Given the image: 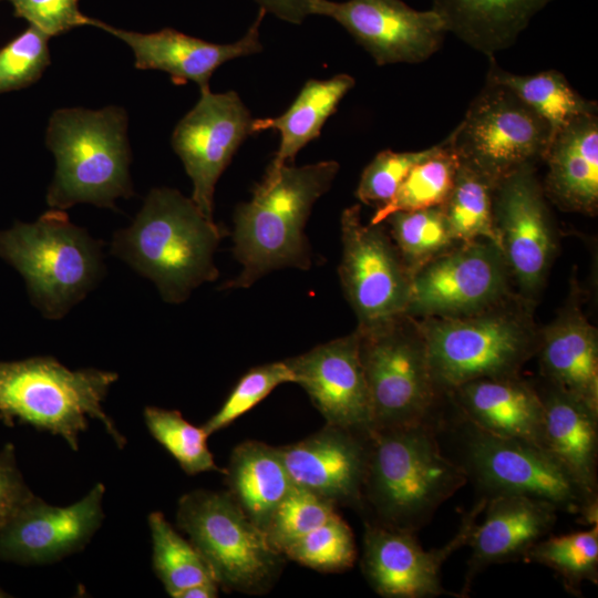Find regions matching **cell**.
<instances>
[{
    "mask_svg": "<svg viewBox=\"0 0 598 598\" xmlns=\"http://www.w3.org/2000/svg\"><path fill=\"white\" fill-rule=\"evenodd\" d=\"M50 37L30 25L0 50V93L38 81L50 64Z\"/></svg>",
    "mask_w": 598,
    "mask_h": 598,
    "instance_id": "cell-40",
    "label": "cell"
},
{
    "mask_svg": "<svg viewBox=\"0 0 598 598\" xmlns=\"http://www.w3.org/2000/svg\"><path fill=\"white\" fill-rule=\"evenodd\" d=\"M481 524L475 525L464 592L486 567L524 559L527 551L551 530L558 509L550 503L519 494L487 497Z\"/></svg>",
    "mask_w": 598,
    "mask_h": 598,
    "instance_id": "cell-22",
    "label": "cell"
},
{
    "mask_svg": "<svg viewBox=\"0 0 598 598\" xmlns=\"http://www.w3.org/2000/svg\"><path fill=\"white\" fill-rule=\"evenodd\" d=\"M295 382L286 361L269 362L248 370L233 388L220 409L205 423L207 435L228 426L250 411L279 384Z\"/></svg>",
    "mask_w": 598,
    "mask_h": 598,
    "instance_id": "cell-39",
    "label": "cell"
},
{
    "mask_svg": "<svg viewBox=\"0 0 598 598\" xmlns=\"http://www.w3.org/2000/svg\"><path fill=\"white\" fill-rule=\"evenodd\" d=\"M337 514L336 505L330 501L292 485L274 511L264 533L269 544L281 554L290 543Z\"/></svg>",
    "mask_w": 598,
    "mask_h": 598,
    "instance_id": "cell-38",
    "label": "cell"
},
{
    "mask_svg": "<svg viewBox=\"0 0 598 598\" xmlns=\"http://www.w3.org/2000/svg\"><path fill=\"white\" fill-rule=\"evenodd\" d=\"M310 14L333 19L380 66L423 62L447 33L434 10H415L402 0H313Z\"/></svg>",
    "mask_w": 598,
    "mask_h": 598,
    "instance_id": "cell-14",
    "label": "cell"
},
{
    "mask_svg": "<svg viewBox=\"0 0 598 598\" xmlns=\"http://www.w3.org/2000/svg\"><path fill=\"white\" fill-rule=\"evenodd\" d=\"M176 523L225 591L264 595L282 571L285 557L228 492L196 489L184 494Z\"/></svg>",
    "mask_w": 598,
    "mask_h": 598,
    "instance_id": "cell-8",
    "label": "cell"
},
{
    "mask_svg": "<svg viewBox=\"0 0 598 598\" xmlns=\"http://www.w3.org/2000/svg\"><path fill=\"white\" fill-rule=\"evenodd\" d=\"M9 595H7L2 589H0V598H3V597H8Z\"/></svg>",
    "mask_w": 598,
    "mask_h": 598,
    "instance_id": "cell-46",
    "label": "cell"
},
{
    "mask_svg": "<svg viewBox=\"0 0 598 598\" xmlns=\"http://www.w3.org/2000/svg\"><path fill=\"white\" fill-rule=\"evenodd\" d=\"M219 595V586L216 581L200 582L179 591L175 598H216Z\"/></svg>",
    "mask_w": 598,
    "mask_h": 598,
    "instance_id": "cell-45",
    "label": "cell"
},
{
    "mask_svg": "<svg viewBox=\"0 0 598 598\" xmlns=\"http://www.w3.org/2000/svg\"><path fill=\"white\" fill-rule=\"evenodd\" d=\"M494 184L460 163L451 193L441 206L456 243L491 241L502 250L493 212ZM503 252V251H502Z\"/></svg>",
    "mask_w": 598,
    "mask_h": 598,
    "instance_id": "cell-31",
    "label": "cell"
},
{
    "mask_svg": "<svg viewBox=\"0 0 598 598\" xmlns=\"http://www.w3.org/2000/svg\"><path fill=\"white\" fill-rule=\"evenodd\" d=\"M104 493L97 483L66 507L33 495L0 527V559L42 565L83 549L102 524Z\"/></svg>",
    "mask_w": 598,
    "mask_h": 598,
    "instance_id": "cell-18",
    "label": "cell"
},
{
    "mask_svg": "<svg viewBox=\"0 0 598 598\" xmlns=\"http://www.w3.org/2000/svg\"><path fill=\"white\" fill-rule=\"evenodd\" d=\"M384 221L390 225L394 245L411 275L456 243L441 206L395 212Z\"/></svg>",
    "mask_w": 598,
    "mask_h": 598,
    "instance_id": "cell-35",
    "label": "cell"
},
{
    "mask_svg": "<svg viewBox=\"0 0 598 598\" xmlns=\"http://www.w3.org/2000/svg\"><path fill=\"white\" fill-rule=\"evenodd\" d=\"M461 458L456 461L485 492V497L519 494L598 522V501L589 499L543 447L484 432L462 419Z\"/></svg>",
    "mask_w": 598,
    "mask_h": 598,
    "instance_id": "cell-11",
    "label": "cell"
},
{
    "mask_svg": "<svg viewBox=\"0 0 598 598\" xmlns=\"http://www.w3.org/2000/svg\"><path fill=\"white\" fill-rule=\"evenodd\" d=\"M265 14L266 12L259 9L247 33L229 44L207 42L168 28L153 33H138L117 29L95 19L90 20V25L125 42L134 53L135 68L164 71L175 84L193 81L203 91L209 89V79L223 63L262 50L259 27Z\"/></svg>",
    "mask_w": 598,
    "mask_h": 598,
    "instance_id": "cell-21",
    "label": "cell"
},
{
    "mask_svg": "<svg viewBox=\"0 0 598 598\" xmlns=\"http://www.w3.org/2000/svg\"><path fill=\"white\" fill-rule=\"evenodd\" d=\"M468 478L442 452L435 423L373 430L362 493L372 523L415 533Z\"/></svg>",
    "mask_w": 598,
    "mask_h": 598,
    "instance_id": "cell-3",
    "label": "cell"
},
{
    "mask_svg": "<svg viewBox=\"0 0 598 598\" xmlns=\"http://www.w3.org/2000/svg\"><path fill=\"white\" fill-rule=\"evenodd\" d=\"M553 0H432L447 32L494 59L512 47L533 17Z\"/></svg>",
    "mask_w": 598,
    "mask_h": 598,
    "instance_id": "cell-27",
    "label": "cell"
},
{
    "mask_svg": "<svg viewBox=\"0 0 598 598\" xmlns=\"http://www.w3.org/2000/svg\"><path fill=\"white\" fill-rule=\"evenodd\" d=\"M440 391L476 379L518 375L536 354L539 334L524 311L502 301L483 310L416 321Z\"/></svg>",
    "mask_w": 598,
    "mask_h": 598,
    "instance_id": "cell-7",
    "label": "cell"
},
{
    "mask_svg": "<svg viewBox=\"0 0 598 598\" xmlns=\"http://www.w3.org/2000/svg\"><path fill=\"white\" fill-rule=\"evenodd\" d=\"M536 353L548 383L598 412L597 330L576 307L539 333Z\"/></svg>",
    "mask_w": 598,
    "mask_h": 598,
    "instance_id": "cell-26",
    "label": "cell"
},
{
    "mask_svg": "<svg viewBox=\"0 0 598 598\" xmlns=\"http://www.w3.org/2000/svg\"><path fill=\"white\" fill-rule=\"evenodd\" d=\"M448 393L461 417L477 429L543 447V401L538 390L519 375L476 379Z\"/></svg>",
    "mask_w": 598,
    "mask_h": 598,
    "instance_id": "cell-23",
    "label": "cell"
},
{
    "mask_svg": "<svg viewBox=\"0 0 598 598\" xmlns=\"http://www.w3.org/2000/svg\"><path fill=\"white\" fill-rule=\"evenodd\" d=\"M33 495L18 468L13 445L7 444L0 451V527Z\"/></svg>",
    "mask_w": 598,
    "mask_h": 598,
    "instance_id": "cell-43",
    "label": "cell"
},
{
    "mask_svg": "<svg viewBox=\"0 0 598 598\" xmlns=\"http://www.w3.org/2000/svg\"><path fill=\"white\" fill-rule=\"evenodd\" d=\"M549 125L507 87L486 79L460 124L446 137L460 163L496 185L544 161Z\"/></svg>",
    "mask_w": 598,
    "mask_h": 598,
    "instance_id": "cell-10",
    "label": "cell"
},
{
    "mask_svg": "<svg viewBox=\"0 0 598 598\" xmlns=\"http://www.w3.org/2000/svg\"><path fill=\"white\" fill-rule=\"evenodd\" d=\"M118 375L99 369L70 370L51 357L0 362V417L17 419L39 431L61 436L79 450V435L89 419L102 422L117 447L126 439L104 412L103 402Z\"/></svg>",
    "mask_w": 598,
    "mask_h": 598,
    "instance_id": "cell-5",
    "label": "cell"
},
{
    "mask_svg": "<svg viewBox=\"0 0 598 598\" xmlns=\"http://www.w3.org/2000/svg\"><path fill=\"white\" fill-rule=\"evenodd\" d=\"M14 14L29 21L50 38L69 30L90 25L91 18L80 10L79 0H10Z\"/></svg>",
    "mask_w": 598,
    "mask_h": 598,
    "instance_id": "cell-42",
    "label": "cell"
},
{
    "mask_svg": "<svg viewBox=\"0 0 598 598\" xmlns=\"http://www.w3.org/2000/svg\"><path fill=\"white\" fill-rule=\"evenodd\" d=\"M437 148L439 144L417 152L385 150L378 153L363 169L355 196L367 205H384L394 196L409 172Z\"/></svg>",
    "mask_w": 598,
    "mask_h": 598,
    "instance_id": "cell-41",
    "label": "cell"
},
{
    "mask_svg": "<svg viewBox=\"0 0 598 598\" xmlns=\"http://www.w3.org/2000/svg\"><path fill=\"white\" fill-rule=\"evenodd\" d=\"M486 501L482 497L463 516L456 534L444 546L431 550L421 547L413 532L367 523L361 567L371 588L386 598L444 595L441 568L454 551L467 545Z\"/></svg>",
    "mask_w": 598,
    "mask_h": 598,
    "instance_id": "cell-16",
    "label": "cell"
},
{
    "mask_svg": "<svg viewBox=\"0 0 598 598\" xmlns=\"http://www.w3.org/2000/svg\"><path fill=\"white\" fill-rule=\"evenodd\" d=\"M509 276L495 244L458 243L412 272L405 315L452 317L483 310L505 299Z\"/></svg>",
    "mask_w": 598,
    "mask_h": 598,
    "instance_id": "cell-12",
    "label": "cell"
},
{
    "mask_svg": "<svg viewBox=\"0 0 598 598\" xmlns=\"http://www.w3.org/2000/svg\"><path fill=\"white\" fill-rule=\"evenodd\" d=\"M544 406L543 447L591 501H598V412L548 383L539 391Z\"/></svg>",
    "mask_w": 598,
    "mask_h": 598,
    "instance_id": "cell-24",
    "label": "cell"
},
{
    "mask_svg": "<svg viewBox=\"0 0 598 598\" xmlns=\"http://www.w3.org/2000/svg\"><path fill=\"white\" fill-rule=\"evenodd\" d=\"M372 431L429 423L440 389L416 320L401 315L355 329Z\"/></svg>",
    "mask_w": 598,
    "mask_h": 598,
    "instance_id": "cell-9",
    "label": "cell"
},
{
    "mask_svg": "<svg viewBox=\"0 0 598 598\" xmlns=\"http://www.w3.org/2000/svg\"><path fill=\"white\" fill-rule=\"evenodd\" d=\"M281 554L318 571L340 573L353 566L357 547L351 528L337 514L290 543Z\"/></svg>",
    "mask_w": 598,
    "mask_h": 598,
    "instance_id": "cell-37",
    "label": "cell"
},
{
    "mask_svg": "<svg viewBox=\"0 0 598 598\" xmlns=\"http://www.w3.org/2000/svg\"><path fill=\"white\" fill-rule=\"evenodd\" d=\"M224 235L192 198L154 188L133 223L114 234L111 252L152 280L164 301L181 303L218 278L214 254Z\"/></svg>",
    "mask_w": 598,
    "mask_h": 598,
    "instance_id": "cell-2",
    "label": "cell"
},
{
    "mask_svg": "<svg viewBox=\"0 0 598 598\" xmlns=\"http://www.w3.org/2000/svg\"><path fill=\"white\" fill-rule=\"evenodd\" d=\"M225 475L228 493L262 532L293 485L278 447L252 440L231 451Z\"/></svg>",
    "mask_w": 598,
    "mask_h": 598,
    "instance_id": "cell-28",
    "label": "cell"
},
{
    "mask_svg": "<svg viewBox=\"0 0 598 598\" xmlns=\"http://www.w3.org/2000/svg\"><path fill=\"white\" fill-rule=\"evenodd\" d=\"M339 277L360 327L406 313L411 272L385 229L363 224L361 207L343 209Z\"/></svg>",
    "mask_w": 598,
    "mask_h": 598,
    "instance_id": "cell-13",
    "label": "cell"
},
{
    "mask_svg": "<svg viewBox=\"0 0 598 598\" xmlns=\"http://www.w3.org/2000/svg\"><path fill=\"white\" fill-rule=\"evenodd\" d=\"M327 424L361 434L372 432L368 384L359 336L352 333L285 360Z\"/></svg>",
    "mask_w": 598,
    "mask_h": 598,
    "instance_id": "cell-19",
    "label": "cell"
},
{
    "mask_svg": "<svg viewBox=\"0 0 598 598\" xmlns=\"http://www.w3.org/2000/svg\"><path fill=\"white\" fill-rule=\"evenodd\" d=\"M144 420L151 435L177 461L186 474H225V468L215 464L207 446L208 435L203 426L189 423L176 410L156 406L145 408Z\"/></svg>",
    "mask_w": 598,
    "mask_h": 598,
    "instance_id": "cell-36",
    "label": "cell"
},
{
    "mask_svg": "<svg viewBox=\"0 0 598 598\" xmlns=\"http://www.w3.org/2000/svg\"><path fill=\"white\" fill-rule=\"evenodd\" d=\"M313 0H256L259 9L271 13L278 19L300 24L310 16V6Z\"/></svg>",
    "mask_w": 598,
    "mask_h": 598,
    "instance_id": "cell-44",
    "label": "cell"
},
{
    "mask_svg": "<svg viewBox=\"0 0 598 598\" xmlns=\"http://www.w3.org/2000/svg\"><path fill=\"white\" fill-rule=\"evenodd\" d=\"M147 522L153 544V568L171 597L175 598L190 586L215 581L198 550L172 527L161 512H152Z\"/></svg>",
    "mask_w": 598,
    "mask_h": 598,
    "instance_id": "cell-34",
    "label": "cell"
},
{
    "mask_svg": "<svg viewBox=\"0 0 598 598\" xmlns=\"http://www.w3.org/2000/svg\"><path fill=\"white\" fill-rule=\"evenodd\" d=\"M488 60L486 79L517 95L549 125L553 136L574 120L598 113L597 103L581 96L557 70L515 74L499 68L495 59Z\"/></svg>",
    "mask_w": 598,
    "mask_h": 598,
    "instance_id": "cell-30",
    "label": "cell"
},
{
    "mask_svg": "<svg viewBox=\"0 0 598 598\" xmlns=\"http://www.w3.org/2000/svg\"><path fill=\"white\" fill-rule=\"evenodd\" d=\"M102 255L101 243L61 209L0 230V257L21 274L31 302L52 320L63 318L101 280Z\"/></svg>",
    "mask_w": 598,
    "mask_h": 598,
    "instance_id": "cell-6",
    "label": "cell"
},
{
    "mask_svg": "<svg viewBox=\"0 0 598 598\" xmlns=\"http://www.w3.org/2000/svg\"><path fill=\"white\" fill-rule=\"evenodd\" d=\"M338 171L334 161L268 167L252 198L236 208L233 250L241 271L223 288H248L281 268H310L305 226L313 204L329 190Z\"/></svg>",
    "mask_w": 598,
    "mask_h": 598,
    "instance_id": "cell-1",
    "label": "cell"
},
{
    "mask_svg": "<svg viewBox=\"0 0 598 598\" xmlns=\"http://www.w3.org/2000/svg\"><path fill=\"white\" fill-rule=\"evenodd\" d=\"M370 434L326 424L278 451L293 483L337 505L362 507Z\"/></svg>",
    "mask_w": 598,
    "mask_h": 598,
    "instance_id": "cell-20",
    "label": "cell"
},
{
    "mask_svg": "<svg viewBox=\"0 0 598 598\" xmlns=\"http://www.w3.org/2000/svg\"><path fill=\"white\" fill-rule=\"evenodd\" d=\"M544 193L561 208L594 215L598 208V113L580 116L551 138Z\"/></svg>",
    "mask_w": 598,
    "mask_h": 598,
    "instance_id": "cell-25",
    "label": "cell"
},
{
    "mask_svg": "<svg viewBox=\"0 0 598 598\" xmlns=\"http://www.w3.org/2000/svg\"><path fill=\"white\" fill-rule=\"evenodd\" d=\"M349 74H338L328 80H309L291 106L278 117L256 118L251 134L266 130L280 133V144L269 167L278 168L293 162L297 153L320 131L332 115L341 99L354 86Z\"/></svg>",
    "mask_w": 598,
    "mask_h": 598,
    "instance_id": "cell-29",
    "label": "cell"
},
{
    "mask_svg": "<svg viewBox=\"0 0 598 598\" xmlns=\"http://www.w3.org/2000/svg\"><path fill=\"white\" fill-rule=\"evenodd\" d=\"M493 212L509 275L522 293L532 297L545 282L555 247L535 165H525L496 183Z\"/></svg>",
    "mask_w": 598,
    "mask_h": 598,
    "instance_id": "cell-17",
    "label": "cell"
},
{
    "mask_svg": "<svg viewBox=\"0 0 598 598\" xmlns=\"http://www.w3.org/2000/svg\"><path fill=\"white\" fill-rule=\"evenodd\" d=\"M252 118L234 91H200L196 105L178 122L172 145L193 183L192 199L213 219L215 186L244 140Z\"/></svg>",
    "mask_w": 598,
    "mask_h": 598,
    "instance_id": "cell-15",
    "label": "cell"
},
{
    "mask_svg": "<svg viewBox=\"0 0 598 598\" xmlns=\"http://www.w3.org/2000/svg\"><path fill=\"white\" fill-rule=\"evenodd\" d=\"M127 115L118 106L102 110L61 109L49 120L47 145L56 162L47 203L68 209L79 203L115 208L133 192Z\"/></svg>",
    "mask_w": 598,
    "mask_h": 598,
    "instance_id": "cell-4",
    "label": "cell"
},
{
    "mask_svg": "<svg viewBox=\"0 0 598 598\" xmlns=\"http://www.w3.org/2000/svg\"><path fill=\"white\" fill-rule=\"evenodd\" d=\"M524 559L550 568L568 591L579 595L582 584L598 582V524L582 532L544 537Z\"/></svg>",
    "mask_w": 598,
    "mask_h": 598,
    "instance_id": "cell-33",
    "label": "cell"
},
{
    "mask_svg": "<svg viewBox=\"0 0 598 598\" xmlns=\"http://www.w3.org/2000/svg\"><path fill=\"white\" fill-rule=\"evenodd\" d=\"M458 166L460 161L445 138L433 155L409 172L394 196L377 208L370 224L383 223L395 212L442 206L451 193Z\"/></svg>",
    "mask_w": 598,
    "mask_h": 598,
    "instance_id": "cell-32",
    "label": "cell"
}]
</instances>
